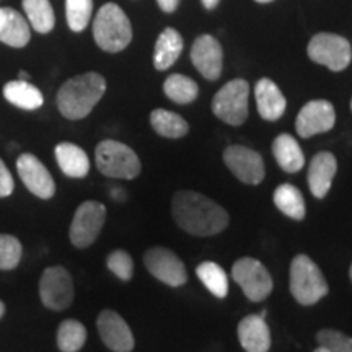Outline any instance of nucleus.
<instances>
[{
    "label": "nucleus",
    "mask_w": 352,
    "mask_h": 352,
    "mask_svg": "<svg viewBox=\"0 0 352 352\" xmlns=\"http://www.w3.org/2000/svg\"><path fill=\"white\" fill-rule=\"evenodd\" d=\"M173 217L184 232L212 236L228 226V214L217 202L195 191H178L171 202Z\"/></svg>",
    "instance_id": "1"
},
{
    "label": "nucleus",
    "mask_w": 352,
    "mask_h": 352,
    "mask_svg": "<svg viewBox=\"0 0 352 352\" xmlns=\"http://www.w3.org/2000/svg\"><path fill=\"white\" fill-rule=\"evenodd\" d=\"M107 91V80L96 72L72 77L57 91V108L67 120L87 118Z\"/></svg>",
    "instance_id": "2"
},
{
    "label": "nucleus",
    "mask_w": 352,
    "mask_h": 352,
    "mask_svg": "<svg viewBox=\"0 0 352 352\" xmlns=\"http://www.w3.org/2000/svg\"><path fill=\"white\" fill-rule=\"evenodd\" d=\"M94 38L107 52H120L129 46L132 26L120 6L109 2L100 8L94 21Z\"/></svg>",
    "instance_id": "3"
},
{
    "label": "nucleus",
    "mask_w": 352,
    "mask_h": 352,
    "mask_svg": "<svg viewBox=\"0 0 352 352\" xmlns=\"http://www.w3.org/2000/svg\"><path fill=\"white\" fill-rule=\"evenodd\" d=\"M290 292L300 305H314L329 292L323 272L305 254H298L290 264Z\"/></svg>",
    "instance_id": "4"
},
{
    "label": "nucleus",
    "mask_w": 352,
    "mask_h": 352,
    "mask_svg": "<svg viewBox=\"0 0 352 352\" xmlns=\"http://www.w3.org/2000/svg\"><path fill=\"white\" fill-rule=\"evenodd\" d=\"M98 170L104 176L120 179H134L140 173V160L138 153L118 140H103L95 152Z\"/></svg>",
    "instance_id": "5"
},
{
    "label": "nucleus",
    "mask_w": 352,
    "mask_h": 352,
    "mask_svg": "<svg viewBox=\"0 0 352 352\" xmlns=\"http://www.w3.org/2000/svg\"><path fill=\"white\" fill-rule=\"evenodd\" d=\"M248 82L243 78H235L215 94L212 111L220 121L230 126H241L248 118Z\"/></svg>",
    "instance_id": "6"
},
{
    "label": "nucleus",
    "mask_w": 352,
    "mask_h": 352,
    "mask_svg": "<svg viewBox=\"0 0 352 352\" xmlns=\"http://www.w3.org/2000/svg\"><path fill=\"white\" fill-rule=\"evenodd\" d=\"M308 56L316 64L327 65L333 72H341L352 59V47L346 38L333 33H318L308 43Z\"/></svg>",
    "instance_id": "7"
},
{
    "label": "nucleus",
    "mask_w": 352,
    "mask_h": 352,
    "mask_svg": "<svg viewBox=\"0 0 352 352\" xmlns=\"http://www.w3.org/2000/svg\"><path fill=\"white\" fill-rule=\"evenodd\" d=\"M232 277L252 302H263L272 290L270 271L254 258L239 259L232 267Z\"/></svg>",
    "instance_id": "8"
},
{
    "label": "nucleus",
    "mask_w": 352,
    "mask_h": 352,
    "mask_svg": "<svg viewBox=\"0 0 352 352\" xmlns=\"http://www.w3.org/2000/svg\"><path fill=\"white\" fill-rule=\"evenodd\" d=\"M107 220V208L101 202L85 201L78 206L70 226V241L77 248H87L98 239Z\"/></svg>",
    "instance_id": "9"
},
{
    "label": "nucleus",
    "mask_w": 352,
    "mask_h": 352,
    "mask_svg": "<svg viewBox=\"0 0 352 352\" xmlns=\"http://www.w3.org/2000/svg\"><path fill=\"white\" fill-rule=\"evenodd\" d=\"M39 297L44 305L56 311L72 305L74 283L69 271L63 266L47 267L39 280Z\"/></svg>",
    "instance_id": "10"
},
{
    "label": "nucleus",
    "mask_w": 352,
    "mask_h": 352,
    "mask_svg": "<svg viewBox=\"0 0 352 352\" xmlns=\"http://www.w3.org/2000/svg\"><path fill=\"white\" fill-rule=\"evenodd\" d=\"M144 264L148 272L170 287H182L186 284L188 272L182 259L168 248L155 246L144 254Z\"/></svg>",
    "instance_id": "11"
},
{
    "label": "nucleus",
    "mask_w": 352,
    "mask_h": 352,
    "mask_svg": "<svg viewBox=\"0 0 352 352\" xmlns=\"http://www.w3.org/2000/svg\"><path fill=\"white\" fill-rule=\"evenodd\" d=\"M223 162L240 182L259 184L264 179L263 157L243 145H230L223 152Z\"/></svg>",
    "instance_id": "12"
},
{
    "label": "nucleus",
    "mask_w": 352,
    "mask_h": 352,
    "mask_svg": "<svg viewBox=\"0 0 352 352\" xmlns=\"http://www.w3.org/2000/svg\"><path fill=\"white\" fill-rule=\"evenodd\" d=\"M334 122H336V113H334L333 104L327 100H314L300 109L296 121V129L300 138L308 139L311 135L331 131Z\"/></svg>",
    "instance_id": "13"
},
{
    "label": "nucleus",
    "mask_w": 352,
    "mask_h": 352,
    "mask_svg": "<svg viewBox=\"0 0 352 352\" xmlns=\"http://www.w3.org/2000/svg\"><path fill=\"white\" fill-rule=\"evenodd\" d=\"M16 170L30 192L41 199H51L56 192V183L50 171L32 153H23L16 160Z\"/></svg>",
    "instance_id": "14"
},
{
    "label": "nucleus",
    "mask_w": 352,
    "mask_h": 352,
    "mask_svg": "<svg viewBox=\"0 0 352 352\" xmlns=\"http://www.w3.org/2000/svg\"><path fill=\"white\" fill-rule=\"evenodd\" d=\"M101 341L113 352H131L134 349V336L124 318L113 310L101 311L96 321Z\"/></svg>",
    "instance_id": "15"
},
{
    "label": "nucleus",
    "mask_w": 352,
    "mask_h": 352,
    "mask_svg": "<svg viewBox=\"0 0 352 352\" xmlns=\"http://www.w3.org/2000/svg\"><path fill=\"white\" fill-rule=\"evenodd\" d=\"M191 60L202 77L208 80H217L223 65L222 46L210 34H202L192 44Z\"/></svg>",
    "instance_id": "16"
},
{
    "label": "nucleus",
    "mask_w": 352,
    "mask_h": 352,
    "mask_svg": "<svg viewBox=\"0 0 352 352\" xmlns=\"http://www.w3.org/2000/svg\"><path fill=\"white\" fill-rule=\"evenodd\" d=\"M336 170L338 162L331 152H320L314 157L308 166V186L316 199H323L328 195Z\"/></svg>",
    "instance_id": "17"
},
{
    "label": "nucleus",
    "mask_w": 352,
    "mask_h": 352,
    "mask_svg": "<svg viewBox=\"0 0 352 352\" xmlns=\"http://www.w3.org/2000/svg\"><path fill=\"white\" fill-rule=\"evenodd\" d=\"M241 347L246 352H267L271 347L270 327L261 315L245 316L236 328Z\"/></svg>",
    "instance_id": "18"
},
{
    "label": "nucleus",
    "mask_w": 352,
    "mask_h": 352,
    "mask_svg": "<svg viewBox=\"0 0 352 352\" xmlns=\"http://www.w3.org/2000/svg\"><path fill=\"white\" fill-rule=\"evenodd\" d=\"M254 98H256L259 114L266 121H277L279 118H283L285 108H287L285 96L271 78H261L256 83V87H254Z\"/></svg>",
    "instance_id": "19"
},
{
    "label": "nucleus",
    "mask_w": 352,
    "mask_h": 352,
    "mask_svg": "<svg viewBox=\"0 0 352 352\" xmlns=\"http://www.w3.org/2000/svg\"><path fill=\"white\" fill-rule=\"evenodd\" d=\"M30 23L20 12L0 7V41L12 47H25L32 39Z\"/></svg>",
    "instance_id": "20"
},
{
    "label": "nucleus",
    "mask_w": 352,
    "mask_h": 352,
    "mask_svg": "<svg viewBox=\"0 0 352 352\" xmlns=\"http://www.w3.org/2000/svg\"><path fill=\"white\" fill-rule=\"evenodd\" d=\"M56 160L59 168L70 178H85L90 171V160L83 148L76 144L60 142L56 147Z\"/></svg>",
    "instance_id": "21"
},
{
    "label": "nucleus",
    "mask_w": 352,
    "mask_h": 352,
    "mask_svg": "<svg viewBox=\"0 0 352 352\" xmlns=\"http://www.w3.org/2000/svg\"><path fill=\"white\" fill-rule=\"evenodd\" d=\"M272 153L280 168L287 173H297L305 165V155L300 145L290 134L277 135L272 142Z\"/></svg>",
    "instance_id": "22"
},
{
    "label": "nucleus",
    "mask_w": 352,
    "mask_h": 352,
    "mask_svg": "<svg viewBox=\"0 0 352 352\" xmlns=\"http://www.w3.org/2000/svg\"><path fill=\"white\" fill-rule=\"evenodd\" d=\"M183 51V38L176 30L166 28L157 38L155 52H153V65L157 70H166L178 60Z\"/></svg>",
    "instance_id": "23"
},
{
    "label": "nucleus",
    "mask_w": 352,
    "mask_h": 352,
    "mask_svg": "<svg viewBox=\"0 0 352 352\" xmlns=\"http://www.w3.org/2000/svg\"><path fill=\"white\" fill-rule=\"evenodd\" d=\"M3 96L8 103H12L13 107L28 109V111H33V109H38L43 107L44 98L43 94L39 91L33 83L28 80H12L6 83L3 87Z\"/></svg>",
    "instance_id": "24"
},
{
    "label": "nucleus",
    "mask_w": 352,
    "mask_h": 352,
    "mask_svg": "<svg viewBox=\"0 0 352 352\" xmlns=\"http://www.w3.org/2000/svg\"><path fill=\"white\" fill-rule=\"evenodd\" d=\"M274 204L284 215L294 220L305 219V201L300 189L294 184H280L274 191Z\"/></svg>",
    "instance_id": "25"
},
{
    "label": "nucleus",
    "mask_w": 352,
    "mask_h": 352,
    "mask_svg": "<svg viewBox=\"0 0 352 352\" xmlns=\"http://www.w3.org/2000/svg\"><path fill=\"white\" fill-rule=\"evenodd\" d=\"M151 124L157 134L168 139H179L186 135L189 131L188 122L179 114L166 111V109H155V111H152Z\"/></svg>",
    "instance_id": "26"
},
{
    "label": "nucleus",
    "mask_w": 352,
    "mask_h": 352,
    "mask_svg": "<svg viewBox=\"0 0 352 352\" xmlns=\"http://www.w3.org/2000/svg\"><path fill=\"white\" fill-rule=\"evenodd\" d=\"M23 10L30 26L38 33H50L54 28L56 16L50 0H23Z\"/></svg>",
    "instance_id": "27"
},
{
    "label": "nucleus",
    "mask_w": 352,
    "mask_h": 352,
    "mask_svg": "<svg viewBox=\"0 0 352 352\" xmlns=\"http://www.w3.org/2000/svg\"><path fill=\"white\" fill-rule=\"evenodd\" d=\"M164 91L171 101L178 104L192 103L199 95V87L197 83L182 74H173L166 78L164 83Z\"/></svg>",
    "instance_id": "28"
},
{
    "label": "nucleus",
    "mask_w": 352,
    "mask_h": 352,
    "mask_svg": "<svg viewBox=\"0 0 352 352\" xmlns=\"http://www.w3.org/2000/svg\"><path fill=\"white\" fill-rule=\"evenodd\" d=\"M196 274L212 296L217 298H226L228 296V277L217 263H201L196 267Z\"/></svg>",
    "instance_id": "29"
},
{
    "label": "nucleus",
    "mask_w": 352,
    "mask_h": 352,
    "mask_svg": "<svg viewBox=\"0 0 352 352\" xmlns=\"http://www.w3.org/2000/svg\"><path fill=\"white\" fill-rule=\"evenodd\" d=\"M87 341V329L80 321L65 320L57 331V346L60 352H78Z\"/></svg>",
    "instance_id": "30"
},
{
    "label": "nucleus",
    "mask_w": 352,
    "mask_h": 352,
    "mask_svg": "<svg viewBox=\"0 0 352 352\" xmlns=\"http://www.w3.org/2000/svg\"><path fill=\"white\" fill-rule=\"evenodd\" d=\"M91 13H94V0H65V16L72 32H83L90 23Z\"/></svg>",
    "instance_id": "31"
},
{
    "label": "nucleus",
    "mask_w": 352,
    "mask_h": 352,
    "mask_svg": "<svg viewBox=\"0 0 352 352\" xmlns=\"http://www.w3.org/2000/svg\"><path fill=\"white\" fill-rule=\"evenodd\" d=\"M21 253H23V248L19 239L0 233V270H15L21 259Z\"/></svg>",
    "instance_id": "32"
},
{
    "label": "nucleus",
    "mask_w": 352,
    "mask_h": 352,
    "mask_svg": "<svg viewBox=\"0 0 352 352\" xmlns=\"http://www.w3.org/2000/svg\"><path fill=\"white\" fill-rule=\"evenodd\" d=\"M316 340L329 352H352V338L336 329H321Z\"/></svg>",
    "instance_id": "33"
},
{
    "label": "nucleus",
    "mask_w": 352,
    "mask_h": 352,
    "mask_svg": "<svg viewBox=\"0 0 352 352\" xmlns=\"http://www.w3.org/2000/svg\"><path fill=\"white\" fill-rule=\"evenodd\" d=\"M108 270L121 280H129L134 272V261L124 250H116L107 258Z\"/></svg>",
    "instance_id": "34"
},
{
    "label": "nucleus",
    "mask_w": 352,
    "mask_h": 352,
    "mask_svg": "<svg viewBox=\"0 0 352 352\" xmlns=\"http://www.w3.org/2000/svg\"><path fill=\"white\" fill-rule=\"evenodd\" d=\"M15 183H13L12 173L8 171L7 165L3 164V160H0V197H7L13 192Z\"/></svg>",
    "instance_id": "35"
},
{
    "label": "nucleus",
    "mask_w": 352,
    "mask_h": 352,
    "mask_svg": "<svg viewBox=\"0 0 352 352\" xmlns=\"http://www.w3.org/2000/svg\"><path fill=\"white\" fill-rule=\"evenodd\" d=\"M158 7L162 8L165 13H173L178 8L179 0H157Z\"/></svg>",
    "instance_id": "36"
},
{
    "label": "nucleus",
    "mask_w": 352,
    "mask_h": 352,
    "mask_svg": "<svg viewBox=\"0 0 352 352\" xmlns=\"http://www.w3.org/2000/svg\"><path fill=\"white\" fill-rule=\"evenodd\" d=\"M220 0H202V6H204L208 10H212V8H215L219 6Z\"/></svg>",
    "instance_id": "37"
},
{
    "label": "nucleus",
    "mask_w": 352,
    "mask_h": 352,
    "mask_svg": "<svg viewBox=\"0 0 352 352\" xmlns=\"http://www.w3.org/2000/svg\"><path fill=\"white\" fill-rule=\"evenodd\" d=\"M19 78L20 80H30V74L25 72V70H21V72L19 74Z\"/></svg>",
    "instance_id": "38"
},
{
    "label": "nucleus",
    "mask_w": 352,
    "mask_h": 352,
    "mask_svg": "<svg viewBox=\"0 0 352 352\" xmlns=\"http://www.w3.org/2000/svg\"><path fill=\"white\" fill-rule=\"evenodd\" d=\"M3 314H6V305H3V302L0 300V318H2Z\"/></svg>",
    "instance_id": "39"
},
{
    "label": "nucleus",
    "mask_w": 352,
    "mask_h": 352,
    "mask_svg": "<svg viewBox=\"0 0 352 352\" xmlns=\"http://www.w3.org/2000/svg\"><path fill=\"white\" fill-rule=\"evenodd\" d=\"M315 352H329V351H328V349H324V347L318 346V347H316V349H315Z\"/></svg>",
    "instance_id": "40"
},
{
    "label": "nucleus",
    "mask_w": 352,
    "mask_h": 352,
    "mask_svg": "<svg viewBox=\"0 0 352 352\" xmlns=\"http://www.w3.org/2000/svg\"><path fill=\"white\" fill-rule=\"evenodd\" d=\"M259 3H267V2H272V0H256Z\"/></svg>",
    "instance_id": "41"
},
{
    "label": "nucleus",
    "mask_w": 352,
    "mask_h": 352,
    "mask_svg": "<svg viewBox=\"0 0 352 352\" xmlns=\"http://www.w3.org/2000/svg\"><path fill=\"white\" fill-rule=\"evenodd\" d=\"M349 276H351V280H352V266H351V271H349Z\"/></svg>",
    "instance_id": "42"
},
{
    "label": "nucleus",
    "mask_w": 352,
    "mask_h": 352,
    "mask_svg": "<svg viewBox=\"0 0 352 352\" xmlns=\"http://www.w3.org/2000/svg\"><path fill=\"white\" fill-rule=\"evenodd\" d=\"M351 109H352V100H351Z\"/></svg>",
    "instance_id": "43"
}]
</instances>
